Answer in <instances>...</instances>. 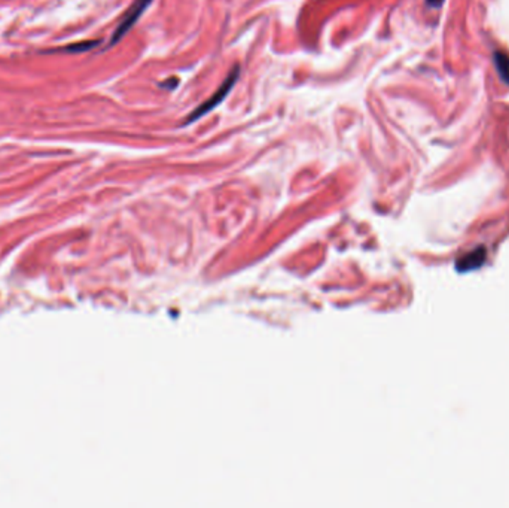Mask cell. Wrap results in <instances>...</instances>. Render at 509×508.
I'll return each instance as SVG.
<instances>
[{
	"mask_svg": "<svg viewBox=\"0 0 509 508\" xmlns=\"http://www.w3.org/2000/svg\"><path fill=\"white\" fill-rule=\"evenodd\" d=\"M238 76H240V66L237 64L230 71V73H228V76L225 78V81L219 85V88L213 92L211 97H209L203 104H200L198 108L190 116L186 118L185 126L195 123L197 119L207 115L209 112H211L214 108H216V106H219L225 100V97L228 96V92H230L234 88L235 83L238 81Z\"/></svg>",
	"mask_w": 509,
	"mask_h": 508,
	"instance_id": "obj_1",
	"label": "cell"
},
{
	"mask_svg": "<svg viewBox=\"0 0 509 508\" xmlns=\"http://www.w3.org/2000/svg\"><path fill=\"white\" fill-rule=\"evenodd\" d=\"M152 2L154 0H134L133 5L127 9L123 20H121L116 30L112 35V41H111L112 45L119 42L121 39H123L133 29V25L139 21V18L143 16V12L151 6Z\"/></svg>",
	"mask_w": 509,
	"mask_h": 508,
	"instance_id": "obj_2",
	"label": "cell"
},
{
	"mask_svg": "<svg viewBox=\"0 0 509 508\" xmlns=\"http://www.w3.org/2000/svg\"><path fill=\"white\" fill-rule=\"evenodd\" d=\"M494 64L502 78V81L509 85V56L502 51H498L494 54Z\"/></svg>",
	"mask_w": 509,
	"mask_h": 508,
	"instance_id": "obj_3",
	"label": "cell"
},
{
	"mask_svg": "<svg viewBox=\"0 0 509 508\" xmlns=\"http://www.w3.org/2000/svg\"><path fill=\"white\" fill-rule=\"evenodd\" d=\"M426 2H427V5H429V6H432V8H439V6L442 5V2H444V0H426Z\"/></svg>",
	"mask_w": 509,
	"mask_h": 508,
	"instance_id": "obj_4",
	"label": "cell"
}]
</instances>
